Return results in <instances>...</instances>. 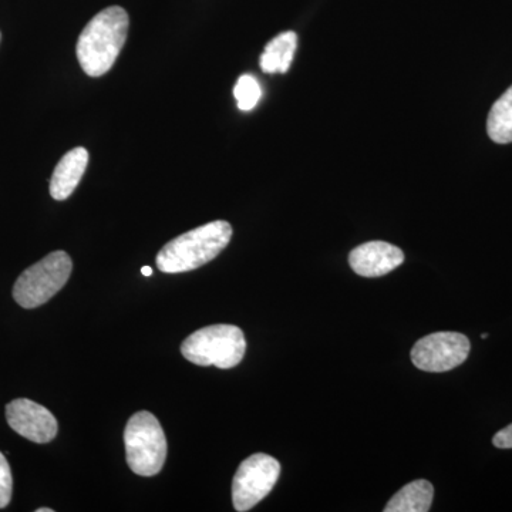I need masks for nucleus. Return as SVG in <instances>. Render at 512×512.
I'll use <instances>...</instances> for the list:
<instances>
[{
	"label": "nucleus",
	"mask_w": 512,
	"mask_h": 512,
	"mask_svg": "<svg viewBox=\"0 0 512 512\" xmlns=\"http://www.w3.org/2000/svg\"><path fill=\"white\" fill-rule=\"evenodd\" d=\"M72 269V258L66 252H52L19 276L13 298L25 309L45 305L67 284Z\"/></svg>",
	"instance_id": "5"
},
{
	"label": "nucleus",
	"mask_w": 512,
	"mask_h": 512,
	"mask_svg": "<svg viewBox=\"0 0 512 512\" xmlns=\"http://www.w3.org/2000/svg\"><path fill=\"white\" fill-rule=\"evenodd\" d=\"M298 46L295 32H284L274 37L261 56V69L265 73H286L291 67Z\"/></svg>",
	"instance_id": "12"
},
{
	"label": "nucleus",
	"mask_w": 512,
	"mask_h": 512,
	"mask_svg": "<svg viewBox=\"0 0 512 512\" xmlns=\"http://www.w3.org/2000/svg\"><path fill=\"white\" fill-rule=\"evenodd\" d=\"M128 25L130 19L120 6L101 10L87 23L76 47L77 59L87 76H103L114 66L126 43Z\"/></svg>",
	"instance_id": "1"
},
{
	"label": "nucleus",
	"mask_w": 512,
	"mask_h": 512,
	"mask_svg": "<svg viewBox=\"0 0 512 512\" xmlns=\"http://www.w3.org/2000/svg\"><path fill=\"white\" fill-rule=\"evenodd\" d=\"M481 338H483V339H487V338H488L487 333H483V335H481Z\"/></svg>",
	"instance_id": "19"
},
{
	"label": "nucleus",
	"mask_w": 512,
	"mask_h": 512,
	"mask_svg": "<svg viewBox=\"0 0 512 512\" xmlns=\"http://www.w3.org/2000/svg\"><path fill=\"white\" fill-rule=\"evenodd\" d=\"M36 512H53L52 508H39Z\"/></svg>",
	"instance_id": "18"
},
{
	"label": "nucleus",
	"mask_w": 512,
	"mask_h": 512,
	"mask_svg": "<svg viewBox=\"0 0 512 512\" xmlns=\"http://www.w3.org/2000/svg\"><path fill=\"white\" fill-rule=\"evenodd\" d=\"M232 227L227 221H212L165 244L158 252L157 266L165 274H183L208 264L228 247Z\"/></svg>",
	"instance_id": "2"
},
{
	"label": "nucleus",
	"mask_w": 512,
	"mask_h": 512,
	"mask_svg": "<svg viewBox=\"0 0 512 512\" xmlns=\"http://www.w3.org/2000/svg\"><path fill=\"white\" fill-rule=\"evenodd\" d=\"M434 488L427 480L404 485L384 507L386 512H427L433 504Z\"/></svg>",
	"instance_id": "11"
},
{
	"label": "nucleus",
	"mask_w": 512,
	"mask_h": 512,
	"mask_svg": "<svg viewBox=\"0 0 512 512\" xmlns=\"http://www.w3.org/2000/svg\"><path fill=\"white\" fill-rule=\"evenodd\" d=\"M404 262L402 249L389 242L372 241L359 245L349 255V264L357 275L380 278L399 268Z\"/></svg>",
	"instance_id": "9"
},
{
	"label": "nucleus",
	"mask_w": 512,
	"mask_h": 512,
	"mask_svg": "<svg viewBox=\"0 0 512 512\" xmlns=\"http://www.w3.org/2000/svg\"><path fill=\"white\" fill-rule=\"evenodd\" d=\"M247 352L244 332L234 325H212L197 330L184 340L181 353L198 366L232 369Z\"/></svg>",
	"instance_id": "3"
},
{
	"label": "nucleus",
	"mask_w": 512,
	"mask_h": 512,
	"mask_svg": "<svg viewBox=\"0 0 512 512\" xmlns=\"http://www.w3.org/2000/svg\"><path fill=\"white\" fill-rule=\"evenodd\" d=\"M141 274L144 276H151L153 275V269H151L150 266H143V269H141Z\"/></svg>",
	"instance_id": "17"
},
{
	"label": "nucleus",
	"mask_w": 512,
	"mask_h": 512,
	"mask_svg": "<svg viewBox=\"0 0 512 512\" xmlns=\"http://www.w3.org/2000/svg\"><path fill=\"white\" fill-rule=\"evenodd\" d=\"M87 164H89V151L86 148L76 147L64 154L53 171L50 195L57 201L67 200L82 181Z\"/></svg>",
	"instance_id": "10"
},
{
	"label": "nucleus",
	"mask_w": 512,
	"mask_h": 512,
	"mask_svg": "<svg viewBox=\"0 0 512 512\" xmlns=\"http://www.w3.org/2000/svg\"><path fill=\"white\" fill-rule=\"evenodd\" d=\"M281 476V464L268 454H254L242 461L232 481V503L235 510H252L274 490Z\"/></svg>",
	"instance_id": "6"
},
{
	"label": "nucleus",
	"mask_w": 512,
	"mask_h": 512,
	"mask_svg": "<svg viewBox=\"0 0 512 512\" xmlns=\"http://www.w3.org/2000/svg\"><path fill=\"white\" fill-rule=\"evenodd\" d=\"M128 467L138 476H156L167 458V439L160 421L148 412H138L124 431Z\"/></svg>",
	"instance_id": "4"
},
{
	"label": "nucleus",
	"mask_w": 512,
	"mask_h": 512,
	"mask_svg": "<svg viewBox=\"0 0 512 512\" xmlns=\"http://www.w3.org/2000/svg\"><path fill=\"white\" fill-rule=\"evenodd\" d=\"M0 39H2V35H0Z\"/></svg>",
	"instance_id": "20"
},
{
	"label": "nucleus",
	"mask_w": 512,
	"mask_h": 512,
	"mask_svg": "<svg viewBox=\"0 0 512 512\" xmlns=\"http://www.w3.org/2000/svg\"><path fill=\"white\" fill-rule=\"evenodd\" d=\"M6 420L16 433L33 443L45 444L55 439L57 420L46 407L28 399H18L6 406Z\"/></svg>",
	"instance_id": "8"
},
{
	"label": "nucleus",
	"mask_w": 512,
	"mask_h": 512,
	"mask_svg": "<svg viewBox=\"0 0 512 512\" xmlns=\"http://www.w3.org/2000/svg\"><path fill=\"white\" fill-rule=\"evenodd\" d=\"M487 131L494 143H512V86L495 101L488 114Z\"/></svg>",
	"instance_id": "13"
},
{
	"label": "nucleus",
	"mask_w": 512,
	"mask_h": 512,
	"mask_svg": "<svg viewBox=\"0 0 512 512\" xmlns=\"http://www.w3.org/2000/svg\"><path fill=\"white\" fill-rule=\"evenodd\" d=\"M234 96L237 99L239 110L251 111L255 109L256 104L259 103L262 97L258 80L251 74H244V76L239 77L237 84H235Z\"/></svg>",
	"instance_id": "14"
},
{
	"label": "nucleus",
	"mask_w": 512,
	"mask_h": 512,
	"mask_svg": "<svg viewBox=\"0 0 512 512\" xmlns=\"http://www.w3.org/2000/svg\"><path fill=\"white\" fill-rule=\"evenodd\" d=\"M470 349V340L461 333H431L414 345L412 360L424 372L443 373L463 365Z\"/></svg>",
	"instance_id": "7"
},
{
	"label": "nucleus",
	"mask_w": 512,
	"mask_h": 512,
	"mask_svg": "<svg viewBox=\"0 0 512 512\" xmlns=\"http://www.w3.org/2000/svg\"><path fill=\"white\" fill-rule=\"evenodd\" d=\"M493 444L497 448H504V450L512 448V424L495 434Z\"/></svg>",
	"instance_id": "16"
},
{
	"label": "nucleus",
	"mask_w": 512,
	"mask_h": 512,
	"mask_svg": "<svg viewBox=\"0 0 512 512\" xmlns=\"http://www.w3.org/2000/svg\"><path fill=\"white\" fill-rule=\"evenodd\" d=\"M13 478L6 457L0 453V508L8 507L12 500Z\"/></svg>",
	"instance_id": "15"
}]
</instances>
